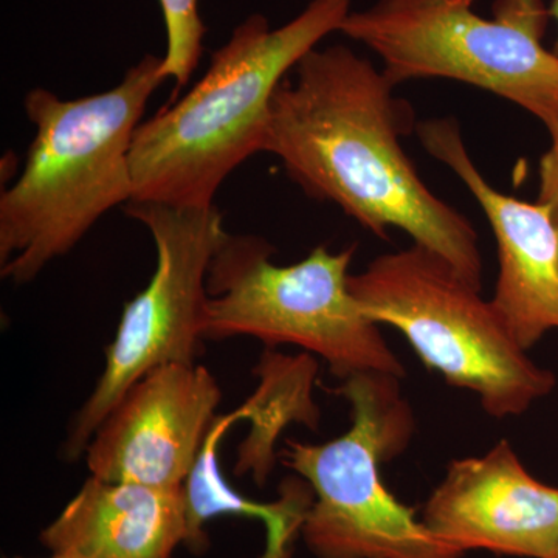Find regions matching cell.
<instances>
[{
	"label": "cell",
	"instance_id": "obj_10",
	"mask_svg": "<svg viewBox=\"0 0 558 558\" xmlns=\"http://www.w3.org/2000/svg\"><path fill=\"white\" fill-rule=\"evenodd\" d=\"M422 146L447 165L475 196L498 245L499 274L492 299L509 332L524 351L558 330V230L548 205L499 193L473 163L458 121L416 124Z\"/></svg>",
	"mask_w": 558,
	"mask_h": 558
},
{
	"label": "cell",
	"instance_id": "obj_14",
	"mask_svg": "<svg viewBox=\"0 0 558 558\" xmlns=\"http://www.w3.org/2000/svg\"><path fill=\"white\" fill-rule=\"evenodd\" d=\"M247 414L244 409H238L226 416H218L215 425L209 429L207 440L202 447L199 458L193 472L185 483L186 501H189L190 548L194 550L205 548V523L222 513H241V515L258 517L266 521L269 529V549L266 558H279L288 542L290 529L296 523H303L307 512L303 508V499L295 495L292 502H277V505H258L241 497L223 480L219 465L220 440L227 432L238 422L245 421Z\"/></svg>",
	"mask_w": 558,
	"mask_h": 558
},
{
	"label": "cell",
	"instance_id": "obj_16",
	"mask_svg": "<svg viewBox=\"0 0 558 558\" xmlns=\"http://www.w3.org/2000/svg\"><path fill=\"white\" fill-rule=\"evenodd\" d=\"M548 132L550 146L539 159L537 202L548 205L556 213L558 211V121L549 128Z\"/></svg>",
	"mask_w": 558,
	"mask_h": 558
},
{
	"label": "cell",
	"instance_id": "obj_20",
	"mask_svg": "<svg viewBox=\"0 0 558 558\" xmlns=\"http://www.w3.org/2000/svg\"><path fill=\"white\" fill-rule=\"evenodd\" d=\"M556 558H558V550H557V556H556Z\"/></svg>",
	"mask_w": 558,
	"mask_h": 558
},
{
	"label": "cell",
	"instance_id": "obj_9",
	"mask_svg": "<svg viewBox=\"0 0 558 558\" xmlns=\"http://www.w3.org/2000/svg\"><path fill=\"white\" fill-rule=\"evenodd\" d=\"M222 400L199 363L148 371L102 418L86 449L95 478L156 487L185 486Z\"/></svg>",
	"mask_w": 558,
	"mask_h": 558
},
{
	"label": "cell",
	"instance_id": "obj_7",
	"mask_svg": "<svg viewBox=\"0 0 558 558\" xmlns=\"http://www.w3.org/2000/svg\"><path fill=\"white\" fill-rule=\"evenodd\" d=\"M398 380L381 373L348 377L333 392L351 403V428L325 444L288 440L286 465L317 497L301 526L318 558L462 557L381 481V462L402 453L414 429Z\"/></svg>",
	"mask_w": 558,
	"mask_h": 558
},
{
	"label": "cell",
	"instance_id": "obj_4",
	"mask_svg": "<svg viewBox=\"0 0 558 558\" xmlns=\"http://www.w3.org/2000/svg\"><path fill=\"white\" fill-rule=\"evenodd\" d=\"M357 245L315 247L292 266L271 260L275 247L255 234H227L209 264L205 340L252 337L267 348L293 344L318 355L339 379L405 368L349 290Z\"/></svg>",
	"mask_w": 558,
	"mask_h": 558
},
{
	"label": "cell",
	"instance_id": "obj_18",
	"mask_svg": "<svg viewBox=\"0 0 558 558\" xmlns=\"http://www.w3.org/2000/svg\"><path fill=\"white\" fill-rule=\"evenodd\" d=\"M16 558H21V557H16ZM50 558H76V557L62 556V554H53V557H50Z\"/></svg>",
	"mask_w": 558,
	"mask_h": 558
},
{
	"label": "cell",
	"instance_id": "obj_12",
	"mask_svg": "<svg viewBox=\"0 0 558 558\" xmlns=\"http://www.w3.org/2000/svg\"><path fill=\"white\" fill-rule=\"evenodd\" d=\"M185 486L110 483L90 476L40 539L76 558H171L189 543Z\"/></svg>",
	"mask_w": 558,
	"mask_h": 558
},
{
	"label": "cell",
	"instance_id": "obj_3",
	"mask_svg": "<svg viewBox=\"0 0 558 558\" xmlns=\"http://www.w3.org/2000/svg\"><path fill=\"white\" fill-rule=\"evenodd\" d=\"M163 58L146 54L112 89L62 100L36 87L25 112L36 135L21 178L0 196V274L32 282L119 205L134 196L131 146L163 81Z\"/></svg>",
	"mask_w": 558,
	"mask_h": 558
},
{
	"label": "cell",
	"instance_id": "obj_1",
	"mask_svg": "<svg viewBox=\"0 0 558 558\" xmlns=\"http://www.w3.org/2000/svg\"><path fill=\"white\" fill-rule=\"evenodd\" d=\"M270 102L263 153L277 156L312 199L332 202L374 236L405 231L483 289V256L470 220L429 191L400 137L413 112L384 70L347 46L314 49Z\"/></svg>",
	"mask_w": 558,
	"mask_h": 558
},
{
	"label": "cell",
	"instance_id": "obj_13",
	"mask_svg": "<svg viewBox=\"0 0 558 558\" xmlns=\"http://www.w3.org/2000/svg\"><path fill=\"white\" fill-rule=\"evenodd\" d=\"M317 371L318 363L310 352L288 355L266 348L255 368L258 388L242 403L250 432L238 449L234 475L250 473L263 487L277 462L275 447L286 427L301 424L318 428L319 410L312 399Z\"/></svg>",
	"mask_w": 558,
	"mask_h": 558
},
{
	"label": "cell",
	"instance_id": "obj_17",
	"mask_svg": "<svg viewBox=\"0 0 558 558\" xmlns=\"http://www.w3.org/2000/svg\"><path fill=\"white\" fill-rule=\"evenodd\" d=\"M549 14L553 20H556L557 27H558V0H553V3H550L549 7ZM556 53L558 54V36H557V43H556V49H554Z\"/></svg>",
	"mask_w": 558,
	"mask_h": 558
},
{
	"label": "cell",
	"instance_id": "obj_8",
	"mask_svg": "<svg viewBox=\"0 0 558 558\" xmlns=\"http://www.w3.org/2000/svg\"><path fill=\"white\" fill-rule=\"evenodd\" d=\"M126 213L148 229L156 270L124 306L116 339L106 348L105 371L70 424L69 461L86 453L102 418L140 377L167 363H196L205 340L209 264L229 234L222 213L216 205L174 208L138 202L126 204Z\"/></svg>",
	"mask_w": 558,
	"mask_h": 558
},
{
	"label": "cell",
	"instance_id": "obj_6",
	"mask_svg": "<svg viewBox=\"0 0 558 558\" xmlns=\"http://www.w3.org/2000/svg\"><path fill=\"white\" fill-rule=\"evenodd\" d=\"M349 290L366 317L402 332L428 369L475 392L490 416H520L556 388L492 301L429 250L413 244L381 255L349 277Z\"/></svg>",
	"mask_w": 558,
	"mask_h": 558
},
{
	"label": "cell",
	"instance_id": "obj_19",
	"mask_svg": "<svg viewBox=\"0 0 558 558\" xmlns=\"http://www.w3.org/2000/svg\"><path fill=\"white\" fill-rule=\"evenodd\" d=\"M556 215L557 230H558V211L554 213Z\"/></svg>",
	"mask_w": 558,
	"mask_h": 558
},
{
	"label": "cell",
	"instance_id": "obj_11",
	"mask_svg": "<svg viewBox=\"0 0 558 558\" xmlns=\"http://www.w3.org/2000/svg\"><path fill=\"white\" fill-rule=\"evenodd\" d=\"M425 526L451 548L556 558L558 488L535 480L508 440L457 459L424 510Z\"/></svg>",
	"mask_w": 558,
	"mask_h": 558
},
{
	"label": "cell",
	"instance_id": "obj_2",
	"mask_svg": "<svg viewBox=\"0 0 558 558\" xmlns=\"http://www.w3.org/2000/svg\"><path fill=\"white\" fill-rule=\"evenodd\" d=\"M351 13V0H311L271 28L252 14L213 53L189 94L142 121L131 146V202L207 208L223 180L263 153L270 102L281 81Z\"/></svg>",
	"mask_w": 558,
	"mask_h": 558
},
{
	"label": "cell",
	"instance_id": "obj_15",
	"mask_svg": "<svg viewBox=\"0 0 558 558\" xmlns=\"http://www.w3.org/2000/svg\"><path fill=\"white\" fill-rule=\"evenodd\" d=\"M167 27V53L161 75L174 81V100L180 89L189 86L191 75L199 65L207 27L201 20L199 0H160Z\"/></svg>",
	"mask_w": 558,
	"mask_h": 558
},
{
	"label": "cell",
	"instance_id": "obj_5",
	"mask_svg": "<svg viewBox=\"0 0 558 558\" xmlns=\"http://www.w3.org/2000/svg\"><path fill=\"white\" fill-rule=\"evenodd\" d=\"M476 0H379L351 11L340 33L384 61L395 86L454 80L505 98L549 130L558 121V54L543 44L550 20L543 0H495L494 20Z\"/></svg>",
	"mask_w": 558,
	"mask_h": 558
}]
</instances>
